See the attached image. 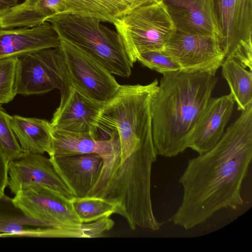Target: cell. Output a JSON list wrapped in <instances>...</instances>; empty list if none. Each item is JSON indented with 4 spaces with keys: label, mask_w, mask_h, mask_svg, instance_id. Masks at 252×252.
<instances>
[{
    "label": "cell",
    "mask_w": 252,
    "mask_h": 252,
    "mask_svg": "<svg viewBox=\"0 0 252 252\" xmlns=\"http://www.w3.org/2000/svg\"><path fill=\"white\" fill-rule=\"evenodd\" d=\"M12 130L24 153L43 154L50 152L52 131L50 122L36 118L10 116Z\"/></svg>",
    "instance_id": "19"
},
{
    "label": "cell",
    "mask_w": 252,
    "mask_h": 252,
    "mask_svg": "<svg viewBox=\"0 0 252 252\" xmlns=\"http://www.w3.org/2000/svg\"><path fill=\"white\" fill-rule=\"evenodd\" d=\"M206 72L162 74L151 102L154 145L158 156L176 157L188 148L190 135L218 82Z\"/></svg>",
    "instance_id": "2"
},
{
    "label": "cell",
    "mask_w": 252,
    "mask_h": 252,
    "mask_svg": "<svg viewBox=\"0 0 252 252\" xmlns=\"http://www.w3.org/2000/svg\"><path fill=\"white\" fill-rule=\"evenodd\" d=\"M9 161L0 148V196L4 194L8 182V168Z\"/></svg>",
    "instance_id": "26"
},
{
    "label": "cell",
    "mask_w": 252,
    "mask_h": 252,
    "mask_svg": "<svg viewBox=\"0 0 252 252\" xmlns=\"http://www.w3.org/2000/svg\"><path fill=\"white\" fill-rule=\"evenodd\" d=\"M60 39L76 46L112 74L128 77L133 65L117 32L99 20L86 16L59 14L49 18Z\"/></svg>",
    "instance_id": "3"
},
{
    "label": "cell",
    "mask_w": 252,
    "mask_h": 252,
    "mask_svg": "<svg viewBox=\"0 0 252 252\" xmlns=\"http://www.w3.org/2000/svg\"><path fill=\"white\" fill-rule=\"evenodd\" d=\"M234 103L230 94L211 97L192 131L188 148L198 155L211 149L223 135Z\"/></svg>",
    "instance_id": "13"
},
{
    "label": "cell",
    "mask_w": 252,
    "mask_h": 252,
    "mask_svg": "<svg viewBox=\"0 0 252 252\" xmlns=\"http://www.w3.org/2000/svg\"><path fill=\"white\" fill-rule=\"evenodd\" d=\"M59 47L66 63L71 85L77 90L100 102L107 101L117 93L121 85L98 62L64 39H60Z\"/></svg>",
    "instance_id": "7"
},
{
    "label": "cell",
    "mask_w": 252,
    "mask_h": 252,
    "mask_svg": "<svg viewBox=\"0 0 252 252\" xmlns=\"http://www.w3.org/2000/svg\"><path fill=\"white\" fill-rule=\"evenodd\" d=\"M113 25L133 65L139 54L162 50L176 31L165 7L157 0H150L138 6Z\"/></svg>",
    "instance_id": "4"
},
{
    "label": "cell",
    "mask_w": 252,
    "mask_h": 252,
    "mask_svg": "<svg viewBox=\"0 0 252 252\" xmlns=\"http://www.w3.org/2000/svg\"><path fill=\"white\" fill-rule=\"evenodd\" d=\"M149 0H63L60 14L89 17L113 24L118 19Z\"/></svg>",
    "instance_id": "17"
},
{
    "label": "cell",
    "mask_w": 252,
    "mask_h": 252,
    "mask_svg": "<svg viewBox=\"0 0 252 252\" xmlns=\"http://www.w3.org/2000/svg\"><path fill=\"white\" fill-rule=\"evenodd\" d=\"M17 57L0 60V104L7 103L16 95L15 76Z\"/></svg>",
    "instance_id": "24"
},
{
    "label": "cell",
    "mask_w": 252,
    "mask_h": 252,
    "mask_svg": "<svg viewBox=\"0 0 252 252\" xmlns=\"http://www.w3.org/2000/svg\"><path fill=\"white\" fill-rule=\"evenodd\" d=\"M63 0H25L0 15V28H32L61 13Z\"/></svg>",
    "instance_id": "18"
},
{
    "label": "cell",
    "mask_w": 252,
    "mask_h": 252,
    "mask_svg": "<svg viewBox=\"0 0 252 252\" xmlns=\"http://www.w3.org/2000/svg\"><path fill=\"white\" fill-rule=\"evenodd\" d=\"M59 176L74 197L87 196L98 179L103 161L95 153L49 157Z\"/></svg>",
    "instance_id": "16"
},
{
    "label": "cell",
    "mask_w": 252,
    "mask_h": 252,
    "mask_svg": "<svg viewBox=\"0 0 252 252\" xmlns=\"http://www.w3.org/2000/svg\"><path fill=\"white\" fill-rule=\"evenodd\" d=\"M165 7L176 30L215 36L219 31L213 0H157Z\"/></svg>",
    "instance_id": "14"
},
{
    "label": "cell",
    "mask_w": 252,
    "mask_h": 252,
    "mask_svg": "<svg viewBox=\"0 0 252 252\" xmlns=\"http://www.w3.org/2000/svg\"><path fill=\"white\" fill-rule=\"evenodd\" d=\"M120 151L119 138L116 133L106 139H99L90 132H74L53 128L49 157L61 158L95 153L103 161L100 175L93 187L100 185L114 168Z\"/></svg>",
    "instance_id": "9"
},
{
    "label": "cell",
    "mask_w": 252,
    "mask_h": 252,
    "mask_svg": "<svg viewBox=\"0 0 252 252\" xmlns=\"http://www.w3.org/2000/svg\"><path fill=\"white\" fill-rule=\"evenodd\" d=\"M70 201L81 223L95 221L117 212L116 204L98 197L74 196Z\"/></svg>",
    "instance_id": "22"
},
{
    "label": "cell",
    "mask_w": 252,
    "mask_h": 252,
    "mask_svg": "<svg viewBox=\"0 0 252 252\" xmlns=\"http://www.w3.org/2000/svg\"><path fill=\"white\" fill-rule=\"evenodd\" d=\"M45 223L28 217L5 194L0 196V237L46 238Z\"/></svg>",
    "instance_id": "20"
},
{
    "label": "cell",
    "mask_w": 252,
    "mask_h": 252,
    "mask_svg": "<svg viewBox=\"0 0 252 252\" xmlns=\"http://www.w3.org/2000/svg\"><path fill=\"white\" fill-rule=\"evenodd\" d=\"M7 186L15 195L33 185L46 186L70 199L74 197L56 171L50 158L41 154L24 153L8 163Z\"/></svg>",
    "instance_id": "11"
},
{
    "label": "cell",
    "mask_w": 252,
    "mask_h": 252,
    "mask_svg": "<svg viewBox=\"0 0 252 252\" xmlns=\"http://www.w3.org/2000/svg\"><path fill=\"white\" fill-rule=\"evenodd\" d=\"M60 45L59 35L47 22L32 28H0V60Z\"/></svg>",
    "instance_id": "15"
},
{
    "label": "cell",
    "mask_w": 252,
    "mask_h": 252,
    "mask_svg": "<svg viewBox=\"0 0 252 252\" xmlns=\"http://www.w3.org/2000/svg\"><path fill=\"white\" fill-rule=\"evenodd\" d=\"M252 159V104L211 149L188 161L179 180L183 195L173 222L188 230L222 209L242 205V186Z\"/></svg>",
    "instance_id": "1"
},
{
    "label": "cell",
    "mask_w": 252,
    "mask_h": 252,
    "mask_svg": "<svg viewBox=\"0 0 252 252\" xmlns=\"http://www.w3.org/2000/svg\"><path fill=\"white\" fill-rule=\"evenodd\" d=\"M19 0H0V15L18 3Z\"/></svg>",
    "instance_id": "27"
},
{
    "label": "cell",
    "mask_w": 252,
    "mask_h": 252,
    "mask_svg": "<svg viewBox=\"0 0 252 252\" xmlns=\"http://www.w3.org/2000/svg\"><path fill=\"white\" fill-rule=\"evenodd\" d=\"M161 51L186 72H206L216 75L225 59L217 37L176 30Z\"/></svg>",
    "instance_id": "8"
},
{
    "label": "cell",
    "mask_w": 252,
    "mask_h": 252,
    "mask_svg": "<svg viewBox=\"0 0 252 252\" xmlns=\"http://www.w3.org/2000/svg\"><path fill=\"white\" fill-rule=\"evenodd\" d=\"M222 77L227 82L230 94L241 112L252 104V73L234 59H225L221 64Z\"/></svg>",
    "instance_id": "21"
},
{
    "label": "cell",
    "mask_w": 252,
    "mask_h": 252,
    "mask_svg": "<svg viewBox=\"0 0 252 252\" xmlns=\"http://www.w3.org/2000/svg\"><path fill=\"white\" fill-rule=\"evenodd\" d=\"M61 94L59 106L50 122L53 128L74 132H90L97 137L98 118L105 102L90 98L71 85Z\"/></svg>",
    "instance_id": "12"
},
{
    "label": "cell",
    "mask_w": 252,
    "mask_h": 252,
    "mask_svg": "<svg viewBox=\"0 0 252 252\" xmlns=\"http://www.w3.org/2000/svg\"><path fill=\"white\" fill-rule=\"evenodd\" d=\"M137 61L162 74L181 70L178 63L162 51L153 50L140 53L137 56Z\"/></svg>",
    "instance_id": "25"
},
{
    "label": "cell",
    "mask_w": 252,
    "mask_h": 252,
    "mask_svg": "<svg viewBox=\"0 0 252 252\" xmlns=\"http://www.w3.org/2000/svg\"><path fill=\"white\" fill-rule=\"evenodd\" d=\"M219 41L225 59L252 69V0H213Z\"/></svg>",
    "instance_id": "6"
},
{
    "label": "cell",
    "mask_w": 252,
    "mask_h": 252,
    "mask_svg": "<svg viewBox=\"0 0 252 252\" xmlns=\"http://www.w3.org/2000/svg\"><path fill=\"white\" fill-rule=\"evenodd\" d=\"M13 199L28 217L49 227L81 223L70 199L46 186H29L16 194Z\"/></svg>",
    "instance_id": "10"
},
{
    "label": "cell",
    "mask_w": 252,
    "mask_h": 252,
    "mask_svg": "<svg viewBox=\"0 0 252 252\" xmlns=\"http://www.w3.org/2000/svg\"><path fill=\"white\" fill-rule=\"evenodd\" d=\"M71 85L60 47L41 49L17 57L15 76L16 94H43Z\"/></svg>",
    "instance_id": "5"
},
{
    "label": "cell",
    "mask_w": 252,
    "mask_h": 252,
    "mask_svg": "<svg viewBox=\"0 0 252 252\" xmlns=\"http://www.w3.org/2000/svg\"><path fill=\"white\" fill-rule=\"evenodd\" d=\"M10 117L0 104V148L9 162L20 158L24 154L11 127Z\"/></svg>",
    "instance_id": "23"
}]
</instances>
